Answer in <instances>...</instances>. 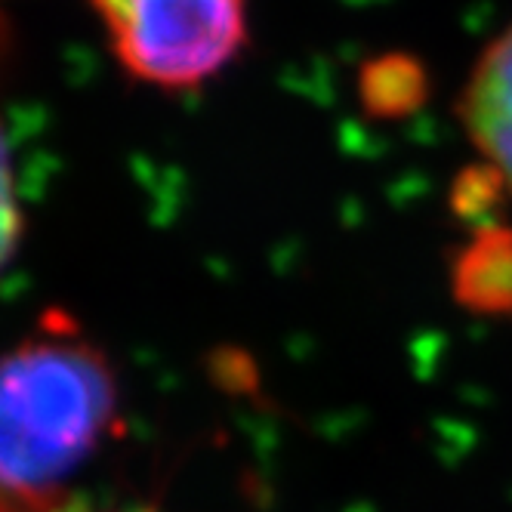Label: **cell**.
Here are the masks:
<instances>
[{
  "label": "cell",
  "mask_w": 512,
  "mask_h": 512,
  "mask_svg": "<svg viewBox=\"0 0 512 512\" xmlns=\"http://www.w3.org/2000/svg\"><path fill=\"white\" fill-rule=\"evenodd\" d=\"M118 377L78 321L50 312L0 355V512L59 497L118 420Z\"/></svg>",
  "instance_id": "cell-1"
},
{
  "label": "cell",
  "mask_w": 512,
  "mask_h": 512,
  "mask_svg": "<svg viewBox=\"0 0 512 512\" xmlns=\"http://www.w3.org/2000/svg\"><path fill=\"white\" fill-rule=\"evenodd\" d=\"M130 78L186 93L219 78L247 47V0H90Z\"/></svg>",
  "instance_id": "cell-2"
},
{
  "label": "cell",
  "mask_w": 512,
  "mask_h": 512,
  "mask_svg": "<svg viewBox=\"0 0 512 512\" xmlns=\"http://www.w3.org/2000/svg\"><path fill=\"white\" fill-rule=\"evenodd\" d=\"M457 121L512 198V25L475 59L457 99Z\"/></svg>",
  "instance_id": "cell-3"
},
{
  "label": "cell",
  "mask_w": 512,
  "mask_h": 512,
  "mask_svg": "<svg viewBox=\"0 0 512 512\" xmlns=\"http://www.w3.org/2000/svg\"><path fill=\"white\" fill-rule=\"evenodd\" d=\"M451 294L472 315H512V229L482 223L451 266Z\"/></svg>",
  "instance_id": "cell-4"
},
{
  "label": "cell",
  "mask_w": 512,
  "mask_h": 512,
  "mask_svg": "<svg viewBox=\"0 0 512 512\" xmlns=\"http://www.w3.org/2000/svg\"><path fill=\"white\" fill-rule=\"evenodd\" d=\"M429 96V78L420 59L408 53H386L364 62L358 71V99L368 115L398 121L414 115Z\"/></svg>",
  "instance_id": "cell-5"
},
{
  "label": "cell",
  "mask_w": 512,
  "mask_h": 512,
  "mask_svg": "<svg viewBox=\"0 0 512 512\" xmlns=\"http://www.w3.org/2000/svg\"><path fill=\"white\" fill-rule=\"evenodd\" d=\"M4 53H7V19L0 13V59H4ZM19 238H22V207L16 192L10 139L4 130V118H0V272L13 260Z\"/></svg>",
  "instance_id": "cell-6"
},
{
  "label": "cell",
  "mask_w": 512,
  "mask_h": 512,
  "mask_svg": "<svg viewBox=\"0 0 512 512\" xmlns=\"http://www.w3.org/2000/svg\"><path fill=\"white\" fill-rule=\"evenodd\" d=\"M506 195V189H503V179L488 167V164H482V167H475V170H466V173H460V179L454 182V195H451V201H454V210L460 213V216H469V219H479L500 201Z\"/></svg>",
  "instance_id": "cell-7"
}]
</instances>
